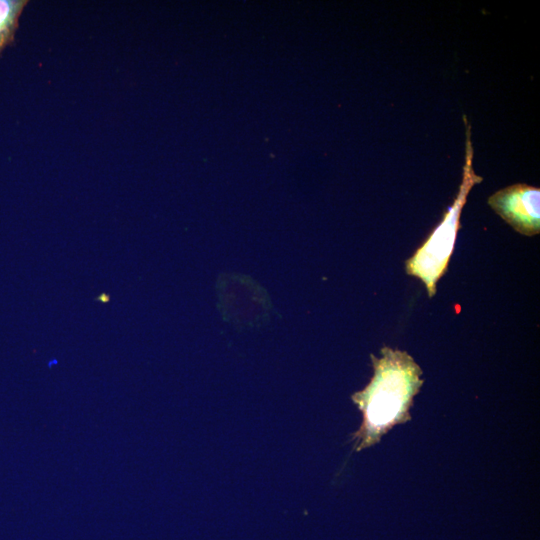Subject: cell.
Wrapping results in <instances>:
<instances>
[{
  "instance_id": "obj_3",
  "label": "cell",
  "mask_w": 540,
  "mask_h": 540,
  "mask_svg": "<svg viewBox=\"0 0 540 540\" xmlns=\"http://www.w3.org/2000/svg\"><path fill=\"white\" fill-rule=\"evenodd\" d=\"M491 208L516 231L533 236L540 231V189L515 184L501 189L488 199Z\"/></svg>"
},
{
  "instance_id": "obj_1",
  "label": "cell",
  "mask_w": 540,
  "mask_h": 540,
  "mask_svg": "<svg viewBox=\"0 0 540 540\" xmlns=\"http://www.w3.org/2000/svg\"><path fill=\"white\" fill-rule=\"evenodd\" d=\"M374 375L364 390L353 395L363 413V423L355 434L358 450L377 443L392 427L410 419L409 409L423 384L422 370L405 351L381 349L373 355Z\"/></svg>"
},
{
  "instance_id": "obj_2",
  "label": "cell",
  "mask_w": 540,
  "mask_h": 540,
  "mask_svg": "<svg viewBox=\"0 0 540 540\" xmlns=\"http://www.w3.org/2000/svg\"><path fill=\"white\" fill-rule=\"evenodd\" d=\"M472 153L468 137L466 164L459 194L439 226L415 254L406 261L407 274L419 278L424 283L429 297L434 296L436 283L446 272L459 228L460 212L466 202L467 195L471 187L482 180L473 171Z\"/></svg>"
},
{
  "instance_id": "obj_4",
  "label": "cell",
  "mask_w": 540,
  "mask_h": 540,
  "mask_svg": "<svg viewBox=\"0 0 540 540\" xmlns=\"http://www.w3.org/2000/svg\"><path fill=\"white\" fill-rule=\"evenodd\" d=\"M27 0H0V53L10 45Z\"/></svg>"
}]
</instances>
